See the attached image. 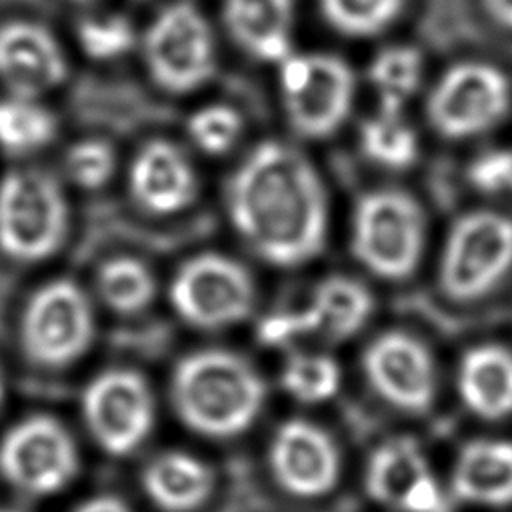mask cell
I'll list each match as a JSON object with an SVG mask.
<instances>
[{
  "mask_svg": "<svg viewBox=\"0 0 512 512\" xmlns=\"http://www.w3.org/2000/svg\"><path fill=\"white\" fill-rule=\"evenodd\" d=\"M280 382L296 402L312 406L334 398L340 388L342 374L332 356L320 352H298L284 362Z\"/></svg>",
  "mask_w": 512,
  "mask_h": 512,
  "instance_id": "cell-28",
  "label": "cell"
},
{
  "mask_svg": "<svg viewBox=\"0 0 512 512\" xmlns=\"http://www.w3.org/2000/svg\"><path fill=\"white\" fill-rule=\"evenodd\" d=\"M456 388L462 404L482 420L512 416V352L500 344H478L464 352Z\"/></svg>",
  "mask_w": 512,
  "mask_h": 512,
  "instance_id": "cell-22",
  "label": "cell"
},
{
  "mask_svg": "<svg viewBox=\"0 0 512 512\" xmlns=\"http://www.w3.org/2000/svg\"><path fill=\"white\" fill-rule=\"evenodd\" d=\"M146 498L164 512H192L214 492L216 474L202 458L164 450L152 456L140 476Z\"/></svg>",
  "mask_w": 512,
  "mask_h": 512,
  "instance_id": "cell-21",
  "label": "cell"
},
{
  "mask_svg": "<svg viewBox=\"0 0 512 512\" xmlns=\"http://www.w3.org/2000/svg\"><path fill=\"white\" fill-rule=\"evenodd\" d=\"M170 402L180 422L206 438L228 440L258 420L266 386L240 354L206 348L186 354L170 376Z\"/></svg>",
  "mask_w": 512,
  "mask_h": 512,
  "instance_id": "cell-2",
  "label": "cell"
},
{
  "mask_svg": "<svg viewBox=\"0 0 512 512\" xmlns=\"http://www.w3.org/2000/svg\"><path fill=\"white\" fill-rule=\"evenodd\" d=\"M226 212L238 238L276 268L318 258L328 238V194L310 158L288 142L264 140L234 168Z\"/></svg>",
  "mask_w": 512,
  "mask_h": 512,
  "instance_id": "cell-1",
  "label": "cell"
},
{
  "mask_svg": "<svg viewBox=\"0 0 512 512\" xmlns=\"http://www.w3.org/2000/svg\"><path fill=\"white\" fill-rule=\"evenodd\" d=\"M2 400H4V382H2V376H0V406H2Z\"/></svg>",
  "mask_w": 512,
  "mask_h": 512,
  "instance_id": "cell-35",
  "label": "cell"
},
{
  "mask_svg": "<svg viewBox=\"0 0 512 512\" xmlns=\"http://www.w3.org/2000/svg\"><path fill=\"white\" fill-rule=\"evenodd\" d=\"M0 512H16V510H0Z\"/></svg>",
  "mask_w": 512,
  "mask_h": 512,
  "instance_id": "cell-37",
  "label": "cell"
},
{
  "mask_svg": "<svg viewBox=\"0 0 512 512\" xmlns=\"http://www.w3.org/2000/svg\"><path fill=\"white\" fill-rule=\"evenodd\" d=\"M70 230L68 198L48 172L16 168L0 178V252L14 262L54 256Z\"/></svg>",
  "mask_w": 512,
  "mask_h": 512,
  "instance_id": "cell-4",
  "label": "cell"
},
{
  "mask_svg": "<svg viewBox=\"0 0 512 512\" xmlns=\"http://www.w3.org/2000/svg\"><path fill=\"white\" fill-rule=\"evenodd\" d=\"M366 492L398 512H440L442 490L420 444L408 436L384 440L364 470Z\"/></svg>",
  "mask_w": 512,
  "mask_h": 512,
  "instance_id": "cell-16",
  "label": "cell"
},
{
  "mask_svg": "<svg viewBox=\"0 0 512 512\" xmlns=\"http://www.w3.org/2000/svg\"><path fill=\"white\" fill-rule=\"evenodd\" d=\"M222 22L252 60L278 66L294 52V0H222Z\"/></svg>",
  "mask_w": 512,
  "mask_h": 512,
  "instance_id": "cell-19",
  "label": "cell"
},
{
  "mask_svg": "<svg viewBox=\"0 0 512 512\" xmlns=\"http://www.w3.org/2000/svg\"><path fill=\"white\" fill-rule=\"evenodd\" d=\"M372 310V292L360 280L332 274L314 286L304 306L268 314L258 326V338L270 346L310 334L346 340L370 320Z\"/></svg>",
  "mask_w": 512,
  "mask_h": 512,
  "instance_id": "cell-13",
  "label": "cell"
},
{
  "mask_svg": "<svg viewBox=\"0 0 512 512\" xmlns=\"http://www.w3.org/2000/svg\"><path fill=\"white\" fill-rule=\"evenodd\" d=\"M256 286L238 260L202 252L178 266L170 282V304L176 314L200 330H222L240 324L254 306Z\"/></svg>",
  "mask_w": 512,
  "mask_h": 512,
  "instance_id": "cell-9",
  "label": "cell"
},
{
  "mask_svg": "<svg viewBox=\"0 0 512 512\" xmlns=\"http://www.w3.org/2000/svg\"><path fill=\"white\" fill-rule=\"evenodd\" d=\"M244 132L242 114L230 104H204L186 120L190 142L208 156H222L232 150Z\"/></svg>",
  "mask_w": 512,
  "mask_h": 512,
  "instance_id": "cell-29",
  "label": "cell"
},
{
  "mask_svg": "<svg viewBox=\"0 0 512 512\" xmlns=\"http://www.w3.org/2000/svg\"><path fill=\"white\" fill-rule=\"evenodd\" d=\"M408 0H318L324 22L342 36L370 38L390 28Z\"/></svg>",
  "mask_w": 512,
  "mask_h": 512,
  "instance_id": "cell-27",
  "label": "cell"
},
{
  "mask_svg": "<svg viewBox=\"0 0 512 512\" xmlns=\"http://www.w3.org/2000/svg\"><path fill=\"white\" fill-rule=\"evenodd\" d=\"M80 50L96 62H112L130 54L138 42L134 24L122 14L84 18L76 30Z\"/></svg>",
  "mask_w": 512,
  "mask_h": 512,
  "instance_id": "cell-30",
  "label": "cell"
},
{
  "mask_svg": "<svg viewBox=\"0 0 512 512\" xmlns=\"http://www.w3.org/2000/svg\"><path fill=\"white\" fill-rule=\"evenodd\" d=\"M94 328V308L82 286L56 278L34 290L22 310V352L40 368H66L90 350Z\"/></svg>",
  "mask_w": 512,
  "mask_h": 512,
  "instance_id": "cell-8",
  "label": "cell"
},
{
  "mask_svg": "<svg viewBox=\"0 0 512 512\" xmlns=\"http://www.w3.org/2000/svg\"><path fill=\"white\" fill-rule=\"evenodd\" d=\"M512 270V218L496 210H472L448 232L438 282L446 298L474 302L492 292Z\"/></svg>",
  "mask_w": 512,
  "mask_h": 512,
  "instance_id": "cell-7",
  "label": "cell"
},
{
  "mask_svg": "<svg viewBox=\"0 0 512 512\" xmlns=\"http://www.w3.org/2000/svg\"><path fill=\"white\" fill-rule=\"evenodd\" d=\"M268 468L276 484L296 498H320L342 472L336 440L316 422L292 418L276 426L268 444Z\"/></svg>",
  "mask_w": 512,
  "mask_h": 512,
  "instance_id": "cell-15",
  "label": "cell"
},
{
  "mask_svg": "<svg viewBox=\"0 0 512 512\" xmlns=\"http://www.w3.org/2000/svg\"><path fill=\"white\" fill-rule=\"evenodd\" d=\"M66 78V52L44 24L32 20L0 24V82L8 92L40 98Z\"/></svg>",
  "mask_w": 512,
  "mask_h": 512,
  "instance_id": "cell-17",
  "label": "cell"
},
{
  "mask_svg": "<svg viewBox=\"0 0 512 512\" xmlns=\"http://www.w3.org/2000/svg\"><path fill=\"white\" fill-rule=\"evenodd\" d=\"M64 168L78 188L98 190L116 174L118 156L110 142L102 138H84L66 150Z\"/></svg>",
  "mask_w": 512,
  "mask_h": 512,
  "instance_id": "cell-31",
  "label": "cell"
},
{
  "mask_svg": "<svg viewBox=\"0 0 512 512\" xmlns=\"http://www.w3.org/2000/svg\"><path fill=\"white\" fill-rule=\"evenodd\" d=\"M450 488L466 504L484 508L512 504V442L494 438L466 442L456 456Z\"/></svg>",
  "mask_w": 512,
  "mask_h": 512,
  "instance_id": "cell-20",
  "label": "cell"
},
{
  "mask_svg": "<svg viewBox=\"0 0 512 512\" xmlns=\"http://www.w3.org/2000/svg\"><path fill=\"white\" fill-rule=\"evenodd\" d=\"M58 130L56 116L36 96L12 94L0 98V150L26 156L46 148Z\"/></svg>",
  "mask_w": 512,
  "mask_h": 512,
  "instance_id": "cell-23",
  "label": "cell"
},
{
  "mask_svg": "<svg viewBox=\"0 0 512 512\" xmlns=\"http://www.w3.org/2000/svg\"><path fill=\"white\" fill-rule=\"evenodd\" d=\"M362 370L370 388L396 410L424 414L436 400V362L410 332L386 330L376 336L362 354Z\"/></svg>",
  "mask_w": 512,
  "mask_h": 512,
  "instance_id": "cell-14",
  "label": "cell"
},
{
  "mask_svg": "<svg viewBox=\"0 0 512 512\" xmlns=\"http://www.w3.org/2000/svg\"><path fill=\"white\" fill-rule=\"evenodd\" d=\"M510 82L488 62H460L444 72L426 102L430 126L448 140L478 136L510 108Z\"/></svg>",
  "mask_w": 512,
  "mask_h": 512,
  "instance_id": "cell-11",
  "label": "cell"
},
{
  "mask_svg": "<svg viewBox=\"0 0 512 512\" xmlns=\"http://www.w3.org/2000/svg\"><path fill=\"white\" fill-rule=\"evenodd\" d=\"M278 88L292 132L324 140L342 128L354 108L356 74L336 54L294 50L278 64Z\"/></svg>",
  "mask_w": 512,
  "mask_h": 512,
  "instance_id": "cell-5",
  "label": "cell"
},
{
  "mask_svg": "<svg viewBox=\"0 0 512 512\" xmlns=\"http://www.w3.org/2000/svg\"><path fill=\"white\" fill-rule=\"evenodd\" d=\"M80 454L66 426L48 414L16 422L0 440L2 478L28 496L64 490L78 474Z\"/></svg>",
  "mask_w": 512,
  "mask_h": 512,
  "instance_id": "cell-10",
  "label": "cell"
},
{
  "mask_svg": "<svg viewBox=\"0 0 512 512\" xmlns=\"http://www.w3.org/2000/svg\"><path fill=\"white\" fill-rule=\"evenodd\" d=\"M358 144L366 160L386 170L410 168L420 152L418 134L404 118V112L380 108L362 122Z\"/></svg>",
  "mask_w": 512,
  "mask_h": 512,
  "instance_id": "cell-24",
  "label": "cell"
},
{
  "mask_svg": "<svg viewBox=\"0 0 512 512\" xmlns=\"http://www.w3.org/2000/svg\"><path fill=\"white\" fill-rule=\"evenodd\" d=\"M140 46L148 76L164 92H194L210 82L216 72L214 30L190 2L164 6L148 22Z\"/></svg>",
  "mask_w": 512,
  "mask_h": 512,
  "instance_id": "cell-6",
  "label": "cell"
},
{
  "mask_svg": "<svg viewBox=\"0 0 512 512\" xmlns=\"http://www.w3.org/2000/svg\"><path fill=\"white\" fill-rule=\"evenodd\" d=\"M128 190L144 212L172 216L194 202L198 174L180 146L168 140H150L130 162Z\"/></svg>",
  "mask_w": 512,
  "mask_h": 512,
  "instance_id": "cell-18",
  "label": "cell"
},
{
  "mask_svg": "<svg viewBox=\"0 0 512 512\" xmlns=\"http://www.w3.org/2000/svg\"><path fill=\"white\" fill-rule=\"evenodd\" d=\"M74 512H132L130 506L116 498V496H94L80 506H76Z\"/></svg>",
  "mask_w": 512,
  "mask_h": 512,
  "instance_id": "cell-33",
  "label": "cell"
},
{
  "mask_svg": "<svg viewBox=\"0 0 512 512\" xmlns=\"http://www.w3.org/2000/svg\"><path fill=\"white\" fill-rule=\"evenodd\" d=\"M426 216L404 190L378 188L362 194L352 210V256L382 280L408 278L422 258Z\"/></svg>",
  "mask_w": 512,
  "mask_h": 512,
  "instance_id": "cell-3",
  "label": "cell"
},
{
  "mask_svg": "<svg viewBox=\"0 0 512 512\" xmlns=\"http://www.w3.org/2000/svg\"><path fill=\"white\" fill-rule=\"evenodd\" d=\"M154 394L132 368L96 374L82 392V420L92 440L112 456H128L154 430Z\"/></svg>",
  "mask_w": 512,
  "mask_h": 512,
  "instance_id": "cell-12",
  "label": "cell"
},
{
  "mask_svg": "<svg viewBox=\"0 0 512 512\" xmlns=\"http://www.w3.org/2000/svg\"><path fill=\"white\" fill-rule=\"evenodd\" d=\"M70 2H76V4H90V2H94V0H70Z\"/></svg>",
  "mask_w": 512,
  "mask_h": 512,
  "instance_id": "cell-36",
  "label": "cell"
},
{
  "mask_svg": "<svg viewBox=\"0 0 512 512\" xmlns=\"http://www.w3.org/2000/svg\"><path fill=\"white\" fill-rule=\"evenodd\" d=\"M96 290L110 310L118 314H138L152 304L156 278L142 260L134 256H114L100 264Z\"/></svg>",
  "mask_w": 512,
  "mask_h": 512,
  "instance_id": "cell-26",
  "label": "cell"
},
{
  "mask_svg": "<svg viewBox=\"0 0 512 512\" xmlns=\"http://www.w3.org/2000/svg\"><path fill=\"white\" fill-rule=\"evenodd\" d=\"M488 16L506 30H512V0H482Z\"/></svg>",
  "mask_w": 512,
  "mask_h": 512,
  "instance_id": "cell-34",
  "label": "cell"
},
{
  "mask_svg": "<svg viewBox=\"0 0 512 512\" xmlns=\"http://www.w3.org/2000/svg\"><path fill=\"white\" fill-rule=\"evenodd\" d=\"M468 176L474 188L486 194H512V150L484 152L470 164Z\"/></svg>",
  "mask_w": 512,
  "mask_h": 512,
  "instance_id": "cell-32",
  "label": "cell"
},
{
  "mask_svg": "<svg viewBox=\"0 0 512 512\" xmlns=\"http://www.w3.org/2000/svg\"><path fill=\"white\" fill-rule=\"evenodd\" d=\"M424 60L420 50L408 44H394L374 54L368 66V82L376 94L378 108L404 112L406 102L422 82Z\"/></svg>",
  "mask_w": 512,
  "mask_h": 512,
  "instance_id": "cell-25",
  "label": "cell"
}]
</instances>
